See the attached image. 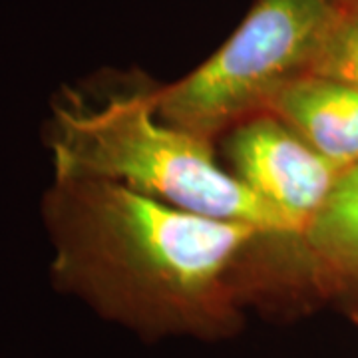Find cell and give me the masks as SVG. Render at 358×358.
<instances>
[{
	"label": "cell",
	"mask_w": 358,
	"mask_h": 358,
	"mask_svg": "<svg viewBox=\"0 0 358 358\" xmlns=\"http://www.w3.org/2000/svg\"><path fill=\"white\" fill-rule=\"evenodd\" d=\"M265 112L277 115L343 171L358 164V88L355 86L319 74H301L275 92Z\"/></svg>",
	"instance_id": "cell-5"
},
{
	"label": "cell",
	"mask_w": 358,
	"mask_h": 358,
	"mask_svg": "<svg viewBox=\"0 0 358 358\" xmlns=\"http://www.w3.org/2000/svg\"><path fill=\"white\" fill-rule=\"evenodd\" d=\"M46 140L54 178L110 179L183 211L296 241L273 207L221 169L209 141L157 114L154 90H62L52 102Z\"/></svg>",
	"instance_id": "cell-2"
},
{
	"label": "cell",
	"mask_w": 358,
	"mask_h": 358,
	"mask_svg": "<svg viewBox=\"0 0 358 358\" xmlns=\"http://www.w3.org/2000/svg\"><path fill=\"white\" fill-rule=\"evenodd\" d=\"M44 221L52 282L143 334L235 331L241 315L233 268L271 237L251 223L189 213L98 178H54Z\"/></svg>",
	"instance_id": "cell-1"
},
{
	"label": "cell",
	"mask_w": 358,
	"mask_h": 358,
	"mask_svg": "<svg viewBox=\"0 0 358 358\" xmlns=\"http://www.w3.org/2000/svg\"><path fill=\"white\" fill-rule=\"evenodd\" d=\"M345 0H255L241 24L203 64L154 90L166 122L211 140L263 114L275 92L307 74Z\"/></svg>",
	"instance_id": "cell-3"
},
{
	"label": "cell",
	"mask_w": 358,
	"mask_h": 358,
	"mask_svg": "<svg viewBox=\"0 0 358 358\" xmlns=\"http://www.w3.org/2000/svg\"><path fill=\"white\" fill-rule=\"evenodd\" d=\"M229 157L233 176L289 223L299 243L343 173L267 112L233 128Z\"/></svg>",
	"instance_id": "cell-4"
},
{
	"label": "cell",
	"mask_w": 358,
	"mask_h": 358,
	"mask_svg": "<svg viewBox=\"0 0 358 358\" xmlns=\"http://www.w3.org/2000/svg\"><path fill=\"white\" fill-rule=\"evenodd\" d=\"M301 243L319 275L358 282V164L338 176Z\"/></svg>",
	"instance_id": "cell-6"
},
{
	"label": "cell",
	"mask_w": 358,
	"mask_h": 358,
	"mask_svg": "<svg viewBox=\"0 0 358 358\" xmlns=\"http://www.w3.org/2000/svg\"><path fill=\"white\" fill-rule=\"evenodd\" d=\"M307 74L341 80L358 88V0H345Z\"/></svg>",
	"instance_id": "cell-7"
}]
</instances>
